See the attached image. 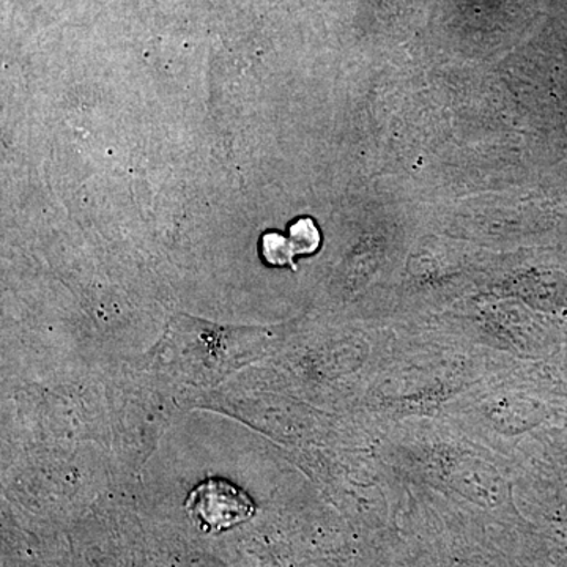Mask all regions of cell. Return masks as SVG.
Instances as JSON below:
<instances>
[{
  "label": "cell",
  "mask_w": 567,
  "mask_h": 567,
  "mask_svg": "<svg viewBox=\"0 0 567 567\" xmlns=\"http://www.w3.org/2000/svg\"><path fill=\"white\" fill-rule=\"evenodd\" d=\"M185 511L197 528L215 535L245 524L256 513V505L244 488L208 477L189 492Z\"/></svg>",
  "instance_id": "6da1fadb"
},
{
  "label": "cell",
  "mask_w": 567,
  "mask_h": 567,
  "mask_svg": "<svg viewBox=\"0 0 567 567\" xmlns=\"http://www.w3.org/2000/svg\"><path fill=\"white\" fill-rule=\"evenodd\" d=\"M295 254L289 238L278 233H267L262 237V257L265 262L274 267H292L295 270Z\"/></svg>",
  "instance_id": "3957f363"
},
{
  "label": "cell",
  "mask_w": 567,
  "mask_h": 567,
  "mask_svg": "<svg viewBox=\"0 0 567 567\" xmlns=\"http://www.w3.org/2000/svg\"><path fill=\"white\" fill-rule=\"evenodd\" d=\"M289 241L297 256H306L319 249L322 238L311 218H300L290 226Z\"/></svg>",
  "instance_id": "7a4b0ae2"
}]
</instances>
